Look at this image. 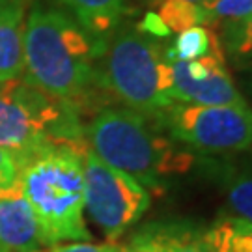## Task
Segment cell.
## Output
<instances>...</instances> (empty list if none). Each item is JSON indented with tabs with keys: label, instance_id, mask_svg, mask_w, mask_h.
Here are the masks:
<instances>
[{
	"label": "cell",
	"instance_id": "obj_18",
	"mask_svg": "<svg viewBox=\"0 0 252 252\" xmlns=\"http://www.w3.org/2000/svg\"><path fill=\"white\" fill-rule=\"evenodd\" d=\"M226 198L235 217L252 222V172L232 181Z\"/></svg>",
	"mask_w": 252,
	"mask_h": 252
},
{
	"label": "cell",
	"instance_id": "obj_21",
	"mask_svg": "<svg viewBox=\"0 0 252 252\" xmlns=\"http://www.w3.org/2000/svg\"><path fill=\"white\" fill-rule=\"evenodd\" d=\"M120 252H155L153 249L150 247H146V245H140V243H135V241H129L126 247H122Z\"/></svg>",
	"mask_w": 252,
	"mask_h": 252
},
{
	"label": "cell",
	"instance_id": "obj_2",
	"mask_svg": "<svg viewBox=\"0 0 252 252\" xmlns=\"http://www.w3.org/2000/svg\"><path fill=\"white\" fill-rule=\"evenodd\" d=\"M54 148H71L81 155L90 148L81 110L25 77L0 82V150L17 172Z\"/></svg>",
	"mask_w": 252,
	"mask_h": 252
},
{
	"label": "cell",
	"instance_id": "obj_5",
	"mask_svg": "<svg viewBox=\"0 0 252 252\" xmlns=\"http://www.w3.org/2000/svg\"><path fill=\"white\" fill-rule=\"evenodd\" d=\"M21 189L30 204L47 247L63 241H90L84 220L82 155L54 148L19 172Z\"/></svg>",
	"mask_w": 252,
	"mask_h": 252
},
{
	"label": "cell",
	"instance_id": "obj_22",
	"mask_svg": "<svg viewBox=\"0 0 252 252\" xmlns=\"http://www.w3.org/2000/svg\"><path fill=\"white\" fill-rule=\"evenodd\" d=\"M241 63H245L243 69L247 71V86L252 90V60H247V62H241Z\"/></svg>",
	"mask_w": 252,
	"mask_h": 252
},
{
	"label": "cell",
	"instance_id": "obj_6",
	"mask_svg": "<svg viewBox=\"0 0 252 252\" xmlns=\"http://www.w3.org/2000/svg\"><path fill=\"white\" fill-rule=\"evenodd\" d=\"M157 126L170 138L204 153H235L252 148V107L174 103Z\"/></svg>",
	"mask_w": 252,
	"mask_h": 252
},
{
	"label": "cell",
	"instance_id": "obj_4",
	"mask_svg": "<svg viewBox=\"0 0 252 252\" xmlns=\"http://www.w3.org/2000/svg\"><path fill=\"white\" fill-rule=\"evenodd\" d=\"M101 88L126 108L157 120L174 105L172 63L157 37L135 27H118L107 39L99 63Z\"/></svg>",
	"mask_w": 252,
	"mask_h": 252
},
{
	"label": "cell",
	"instance_id": "obj_11",
	"mask_svg": "<svg viewBox=\"0 0 252 252\" xmlns=\"http://www.w3.org/2000/svg\"><path fill=\"white\" fill-rule=\"evenodd\" d=\"M129 241L146 245L155 252H207L202 230L185 220L146 224Z\"/></svg>",
	"mask_w": 252,
	"mask_h": 252
},
{
	"label": "cell",
	"instance_id": "obj_1",
	"mask_svg": "<svg viewBox=\"0 0 252 252\" xmlns=\"http://www.w3.org/2000/svg\"><path fill=\"white\" fill-rule=\"evenodd\" d=\"M107 39L88 34L63 9L34 2L25 28V79L82 110L103 90L99 63Z\"/></svg>",
	"mask_w": 252,
	"mask_h": 252
},
{
	"label": "cell",
	"instance_id": "obj_19",
	"mask_svg": "<svg viewBox=\"0 0 252 252\" xmlns=\"http://www.w3.org/2000/svg\"><path fill=\"white\" fill-rule=\"evenodd\" d=\"M122 247L114 243H92V241H71L65 245H53L39 252H120Z\"/></svg>",
	"mask_w": 252,
	"mask_h": 252
},
{
	"label": "cell",
	"instance_id": "obj_15",
	"mask_svg": "<svg viewBox=\"0 0 252 252\" xmlns=\"http://www.w3.org/2000/svg\"><path fill=\"white\" fill-rule=\"evenodd\" d=\"M220 45V37L211 28L192 27L178 34L172 45L164 47V54L170 63L178 60H198L202 56L213 53Z\"/></svg>",
	"mask_w": 252,
	"mask_h": 252
},
{
	"label": "cell",
	"instance_id": "obj_20",
	"mask_svg": "<svg viewBox=\"0 0 252 252\" xmlns=\"http://www.w3.org/2000/svg\"><path fill=\"white\" fill-rule=\"evenodd\" d=\"M19 178V172L15 168L13 161L9 159L4 150H0V189L8 187Z\"/></svg>",
	"mask_w": 252,
	"mask_h": 252
},
{
	"label": "cell",
	"instance_id": "obj_7",
	"mask_svg": "<svg viewBox=\"0 0 252 252\" xmlns=\"http://www.w3.org/2000/svg\"><path fill=\"white\" fill-rule=\"evenodd\" d=\"M84 207L108 243H114L152 206L150 190L135 178L103 162L90 148L82 155Z\"/></svg>",
	"mask_w": 252,
	"mask_h": 252
},
{
	"label": "cell",
	"instance_id": "obj_23",
	"mask_svg": "<svg viewBox=\"0 0 252 252\" xmlns=\"http://www.w3.org/2000/svg\"><path fill=\"white\" fill-rule=\"evenodd\" d=\"M155 2H159V0H155ZM185 2H192V4H200V6H206L209 0H185Z\"/></svg>",
	"mask_w": 252,
	"mask_h": 252
},
{
	"label": "cell",
	"instance_id": "obj_9",
	"mask_svg": "<svg viewBox=\"0 0 252 252\" xmlns=\"http://www.w3.org/2000/svg\"><path fill=\"white\" fill-rule=\"evenodd\" d=\"M228 62L217 63L211 71L202 79H187L172 71V99L174 103L189 105H249L241 90L235 86L232 75L228 71Z\"/></svg>",
	"mask_w": 252,
	"mask_h": 252
},
{
	"label": "cell",
	"instance_id": "obj_16",
	"mask_svg": "<svg viewBox=\"0 0 252 252\" xmlns=\"http://www.w3.org/2000/svg\"><path fill=\"white\" fill-rule=\"evenodd\" d=\"M220 43L228 54L234 56L237 63L252 60V15L241 23L224 25Z\"/></svg>",
	"mask_w": 252,
	"mask_h": 252
},
{
	"label": "cell",
	"instance_id": "obj_8",
	"mask_svg": "<svg viewBox=\"0 0 252 252\" xmlns=\"http://www.w3.org/2000/svg\"><path fill=\"white\" fill-rule=\"evenodd\" d=\"M43 249L47 243L17 178L0 189V252H39Z\"/></svg>",
	"mask_w": 252,
	"mask_h": 252
},
{
	"label": "cell",
	"instance_id": "obj_12",
	"mask_svg": "<svg viewBox=\"0 0 252 252\" xmlns=\"http://www.w3.org/2000/svg\"><path fill=\"white\" fill-rule=\"evenodd\" d=\"M88 34L107 39L122 23L127 0H54Z\"/></svg>",
	"mask_w": 252,
	"mask_h": 252
},
{
	"label": "cell",
	"instance_id": "obj_17",
	"mask_svg": "<svg viewBox=\"0 0 252 252\" xmlns=\"http://www.w3.org/2000/svg\"><path fill=\"white\" fill-rule=\"evenodd\" d=\"M204 8L213 23H241L252 15V0H209Z\"/></svg>",
	"mask_w": 252,
	"mask_h": 252
},
{
	"label": "cell",
	"instance_id": "obj_13",
	"mask_svg": "<svg viewBox=\"0 0 252 252\" xmlns=\"http://www.w3.org/2000/svg\"><path fill=\"white\" fill-rule=\"evenodd\" d=\"M207 252H252V222L235 215H222L202 230Z\"/></svg>",
	"mask_w": 252,
	"mask_h": 252
},
{
	"label": "cell",
	"instance_id": "obj_14",
	"mask_svg": "<svg viewBox=\"0 0 252 252\" xmlns=\"http://www.w3.org/2000/svg\"><path fill=\"white\" fill-rule=\"evenodd\" d=\"M153 13L162 23V27L166 28L168 36L181 34L192 27L211 25L209 13L204 6L185 2V0H159L157 9Z\"/></svg>",
	"mask_w": 252,
	"mask_h": 252
},
{
	"label": "cell",
	"instance_id": "obj_3",
	"mask_svg": "<svg viewBox=\"0 0 252 252\" xmlns=\"http://www.w3.org/2000/svg\"><path fill=\"white\" fill-rule=\"evenodd\" d=\"M152 122L131 108H103L84 133L101 161L129 174L148 190L161 192L162 180L187 170L192 157L178 152Z\"/></svg>",
	"mask_w": 252,
	"mask_h": 252
},
{
	"label": "cell",
	"instance_id": "obj_10",
	"mask_svg": "<svg viewBox=\"0 0 252 252\" xmlns=\"http://www.w3.org/2000/svg\"><path fill=\"white\" fill-rule=\"evenodd\" d=\"M32 0H0V82L25 71V28Z\"/></svg>",
	"mask_w": 252,
	"mask_h": 252
}]
</instances>
